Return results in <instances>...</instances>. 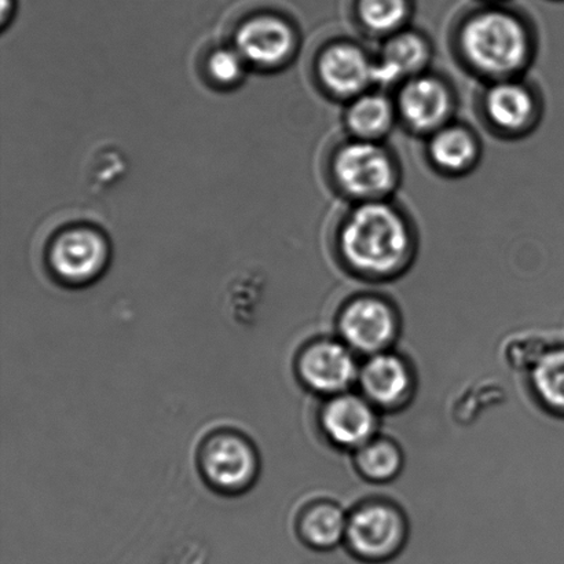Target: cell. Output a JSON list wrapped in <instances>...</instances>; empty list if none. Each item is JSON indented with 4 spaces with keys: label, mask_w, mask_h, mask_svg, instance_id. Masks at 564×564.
<instances>
[{
    "label": "cell",
    "mask_w": 564,
    "mask_h": 564,
    "mask_svg": "<svg viewBox=\"0 0 564 564\" xmlns=\"http://www.w3.org/2000/svg\"><path fill=\"white\" fill-rule=\"evenodd\" d=\"M395 107L398 116L409 129L431 135L449 124L452 91L440 77L417 75L402 83Z\"/></svg>",
    "instance_id": "11"
},
{
    "label": "cell",
    "mask_w": 564,
    "mask_h": 564,
    "mask_svg": "<svg viewBox=\"0 0 564 564\" xmlns=\"http://www.w3.org/2000/svg\"><path fill=\"white\" fill-rule=\"evenodd\" d=\"M529 380L541 406L564 417V346L541 352Z\"/></svg>",
    "instance_id": "20"
},
{
    "label": "cell",
    "mask_w": 564,
    "mask_h": 564,
    "mask_svg": "<svg viewBox=\"0 0 564 564\" xmlns=\"http://www.w3.org/2000/svg\"><path fill=\"white\" fill-rule=\"evenodd\" d=\"M408 519L401 508L383 500L362 502L348 513L345 546L359 563L386 564L405 550Z\"/></svg>",
    "instance_id": "4"
},
{
    "label": "cell",
    "mask_w": 564,
    "mask_h": 564,
    "mask_svg": "<svg viewBox=\"0 0 564 564\" xmlns=\"http://www.w3.org/2000/svg\"><path fill=\"white\" fill-rule=\"evenodd\" d=\"M413 242L406 219L386 200L357 203L337 236L343 263L369 280L400 274L412 257Z\"/></svg>",
    "instance_id": "1"
},
{
    "label": "cell",
    "mask_w": 564,
    "mask_h": 564,
    "mask_svg": "<svg viewBox=\"0 0 564 564\" xmlns=\"http://www.w3.org/2000/svg\"><path fill=\"white\" fill-rule=\"evenodd\" d=\"M235 48L247 65L263 70L279 69L295 55L297 33L285 17L274 11H259L237 28Z\"/></svg>",
    "instance_id": "9"
},
{
    "label": "cell",
    "mask_w": 564,
    "mask_h": 564,
    "mask_svg": "<svg viewBox=\"0 0 564 564\" xmlns=\"http://www.w3.org/2000/svg\"><path fill=\"white\" fill-rule=\"evenodd\" d=\"M247 63L235 47L213 50L204 61V72L212 85L220 88H231L245 77Z\"/></svg>",
    "instance_id": "22"
},
{
    "label": "cell",
    "mask_w": 564,
    "mask_h": 564,
    "mask_svg": "<svg viewBox=\"0 0 564 564\" xmlns=\"http://www.w3.org/2000/svg\"><path fill=\"white\" fill-rule=\"evenodd\" d=\"M431 58L427 39L419 32L402 30L387 37L378 61H375L373 82L389 86L424 74Z\"/></svg>",
    "instance_id": "15"
},
{
    "label": "cell",
    "mask_w": 564,
    "mask_h": 564,
    "mask_svg": "<svg viewBox=\"0 0 564 564\" xmlns=\"http://www.w3.org/2000/svg\"><path fill=\"white\" fill-rule=\"evenodd\" d=\"M197 467L204 482L217 494L239 496L257 484L261 456L250 436L235 429H219L202 441Z\"/></svg>",
    "instance_id": "3"
},
{
    "label": "cell",
    "mask_w": 564,
    "mask_h": 564,
    "mask_svg": "<svg viewBox=\"0 0 564 564\" xmlns=\"http://www.w3.org/2000/svg\"><path fill=\"white\" fill-rule=\"evenodd\" d=\"M482 109L488 123L507 135L529 131L539 116V104L533 91L516 77L495 82L485 91Z\"/></svg>",
    "instance_id": "14"
},
{
    "label": "cell",
    "mask_w": 564,
    "mask_h": 564,
    "mask_svg": "<svg viewBox=\"0 0 564 564\" xmlns=\"http://www.w3.org/2000/svg\"><path fill=\"white\" fill-rule=\"evenodd\" d=\"M358 384L361 394L379 411H394L412 395L413 369L401 354L391 350L373 354L359 368Z\"/></svg>",
    "instance_id": "13"
},
{
    "label": "cell",
    "mask_w": 564,
    "mask_h": 564,
    "mask_svg": "<svg viewBox=\"0 0 564 564\" xmlns=\"http://www.w3.org/2000/svg\"><path fill=\"white\" fill-rule=\"evenodd\" d=\"M357 9L365 31L389 37L405 30L411 0H358Z\"/></svg>",
    "instance_id": "21"
},
{
    "label": "cell",
    "mask_w": 564,
    "mask_h": 564,
    "mask_svg": "<svg viewBox=\"0 0 564 564\" xmlns=\"http://www.w3.org/2000/svg\"><path fill=\"white\" fill-rule=\"evenodd\" d=\"M318 423L326 440L337 449L356 452L378 436L379 409L362 394L341 392L326 398Z\"/></svg>",
    "instance_id": "10"
},
{
    "label": "cell",
    "mask_w": 564,
    "mask_h": 564,
    "mask_svg": "<svg viewBox=\"0 0 564 564\" xmlns=\"http://www.w3.org/2000/svg\"><path fill=\"white\" fill-rule=\"evenodd\" d=\"M395 102L381 93H364L351 99L346 110V126L354 138L379 142L395 123Z\"/></svg>",
    "instance_id": "18"
},
{
    "label": "cell",
    "mask_w": 564,
    "mask_h": 564,
    "mask_svg": "<svg viewBox=\"0 0 564 564\" xmlns=\"http://www.w3.org/2000/svg\"><path fill=\"white\" fill-rule=\"evenodd\" d=\"M464 63L490 79H512L529 65L533 42L527 24L501 9L475 13L457 37Z\"/></svg>",
    "instance_id": "2"
},
{
    "label": "cell",
    "mask_w": 564,
    "mask_h": 564,
    "mask_svg": "<svg viewBox=\"0 0 564 564\" xmlns=\"http://www.w3.org/2000/svg\"><path fill=\"white\" fill-rule=\"evenodd\" d=\"M375 61L351 42H335L321 52L317 76L332 97L351 99L367 93L373 82Z\"/></svg>",
    "instance_id": "12"
},
{
    "label": "cell",
    "mask_w": 564,
    "mask_h": 564,
    "mask_svg": "<svg viewBox=\"0 0 564 564\" xmlns=\"http://www.w3.org/2000/svg\"><path fill=\"white\" fill-rule=\"evenodd\" d=\"M330 171L337 187L357 203L386 200L397 187L395 160L380 142L354 138L343 143Z\"/></svg>",
    "instance_id": "5"
},
{
    "label": "cell",
    "mask_w": 564,
    "mask_h": 564,
    "mask_svg": "<svg viewBox=\"0 0 564 564\" xmlns=\"http://www.w3.org/2000/svg\"><path fill=\"white\" fill-rule=\"evenodd\" d=\"M348 513L339 502L314 500L296 518L299 541L315 552H330L345 545Z\"/></svg>",
    "instance_id": "16"
},
{
    "label": "cell",
    "mask_w": 564,
    "mask_h": 564,
    "mask_svg": "<svg viewBox=\"0 0 564 564\" xmlns=\"http://www.w3.org/2000/svg\"><path fill=\"white\" fill-rule=\"evenodd\" d=\"M359 368L356 352L345 341L330 337L306 343L295 359L301 384L326 398L350 391L358 383Z\"/></svg>",
    "instance_id": "7"
},
{
    "label": "cell",
    "mask_w": 564,
    "mask_h": 564,
    "mask_svg": "<svg viewBox=\"0 0 564 564\" xmlns=\"http://www.w3.org/2000/svg\"><path fill=\"white\" fill-rule=\"evenodd\" d=\"M15 11V0H2V25L8 24Z\"/></svg>",
    "instance_id": "23"
},
{
    "label": "cell",
    "mask_w": 564,
    "mask_h": 564,
    "mask_svg": "<svg viewBox=\"0 0 564 564\" xmlns=\"http://www.w3.org/2000/svg\"><path fill=\"white\" fill-rule=\"evenodd\" d=\"M352 464L365 480L383 485L392 482L402 473L405 455L394 440L375 436L354 452Z\"/></svg>",
    "instance_id": "19"
},
{
    "label": "cell",
    "mask_w": 564,
    "mask_h": 564,
    "mask_svg": "<svg viewBox=\"0 0 564 564\" xmlns=\"http://www.w3.org/2000/svg\"><path fill=\"white\" fill-rule=\"evenodd\" d=\"M479 142L471 130L458 124H446L430 135L429 156L442 173L462 175L477 165Z\"/></svg>",
    "instance_id": "17"
},
{
    "label": "cell",
    "mask_w": 564,
    "mask_h": 564,
    "mask_svg": "<svg viewBox=\"0 0 564 564\" xmlns=\"http://www.w3.org/2000/svg\"><path fill=\"white\" fill-rule=\"evenodd\" d=\"M336 328L340 340L354 352L370 357L390 350L400 334L401 321L384 297L361 295L343 306Z\"/></svg>",
    "instance_id": "6"
},
{
    "label": "cell",
    "mask_w": 564,
    "mask_h": 564,
    "mask_svg": "<svg viewBox=\"0 0 564 564\" xmlns=\"http://www.w3.org/2000/svg\"><path fill=\"white\" fill-rule=\"evenodd\" d=\"M109 245L101 231L90 226H72L59 231L48 248V268L68 286L91 284L109 262Z\"/></svg>",
    "instance_id": "8"
}]
</instances>
